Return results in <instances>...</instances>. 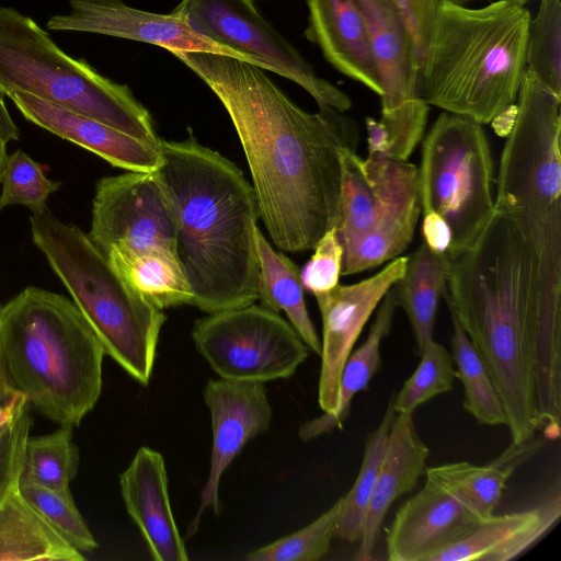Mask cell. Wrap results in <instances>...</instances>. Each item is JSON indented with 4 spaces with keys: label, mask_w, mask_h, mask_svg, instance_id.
Instances as JSON below:
<instances>
[{
    "label": "cell",
    "mask_w": 561,
    "mask_h": 561,
    "mask_svg": "<svg viewBox=\"0 0 561 561\" xmlns=\"http://www.w3.org/2000/svg\"><path fill=\"white\" fill-rule=\"evenodd\" d=\"M172 13L202 37L294 81L314 99L320 111L343 113L352 106L350 96L319 77L301 54L259 13L253 0H182Z\"/></svg>",
    "instance_id": "cell-11"
},
{
    "label": "cell",
    "mask_w": 561,
    "mask_h": 561,
    "mask_svg": "<svg viewBox=\"0 0 561 561\" xmlns=\"http://www.w3.org/2000/svg\"><path fill=\"white\" fill-rule=\"evenodd\" d=\"M203 397L211 416L213 446L210 469L202 490L198 512L188 527L187 536L197 530L203 513L211 508L221 512L219 484L225 470L248 442L265 433L273 410L264 382L233 379H210Z\"/></svg>",
    "instance_id": "cell-16"
},
{
    "label": "cell",
    "mask_w": 561,
    "mask_h": 561,
    "mask_svg": "<svg viewBox=\"0 0 561 561\" xmlns=\"http://www.w3.org/2000/svg\"><path fill=\"white\" fill-rule=\"evenodd\" d=\"M1 183L0 210L11 205H24L32 213L47 209L49 195L60 186V182L46 176L43 164L21 149L8 156Z\"/></svg>",
    "instance_id": "cell-38"
},
{
    "label": "cell",
    "mask_w": 561,
    "mask_h": 561,
    "mask_svg": "<svg viewBox=\"0 0 561 561\" xmlns=\"http://www.w3.org/2000/svg\"><path fill=\"white\" fill-rule=\"evenodd\" d=\"M450 319L451 356L456 365V378L463 386V409L479 424L505 425L506 416L501 398L483 360L456 318L450 314Z\"/></svg>",
    "instance_id": "cell-31"
},
{
    "label": "cell",
    "mask_w": 561,
    "mask_h": 561,
    "mask_svg": "<svg viewBox=\"0 0 561 561\" xmlns=\"http://www.w3.org/2000/svg\"><path fill=\"white\" fill-rule=\"evenodd\" d=\"M422 237L426 247L436 254H447L451 231L446 220L435 211L423 213Z\"/></svg>",
    "instance_id": "cell-42"
},
{
    "label": "cell",
    "mask_w": 561,
    "mask_h": 561,
    "mask_svg": "<svg viewBox=\"0 0 561 561\" xmlns=\"http://www.w3.org/2000/svg\"><path fill=\"white\" fill-rule=\"evenodd\" d=\"M32 424L27 403L0 436V505L19 489L25 444Z\"/></svg>",
    "instance_id": "cell-39"
},
{
    "label": "cell",
    "mask_w": 561,
    "mask_h": 561,
    "mask_svg": "<svg viewBox=\"0 0 561 561\" xmlns=\"http://www.w3.org/2000/svg\"><path fill=\"white\" fill-rule=\"evenodd\" d=\"M343 497L301 529L260 547L245 557V561H318L330 550L336 536Z\"/></svg>",
    "instance_id": "cell-35"
},
{
    "label": "cell",
    "mask_w": 561,
    "mask_h": 561,
    "mask_svg": "<svg viewBox=\"0 0 561 561\" xmlns=\"http://www.w3.org/2000/svg\"><path fill=\"white\" fill-rule=\"evenodd\" d=\"M394 416L390 401L380 424L366 438L363 461L353 486L342 496L336 536L350 542L362 539L367 508Z\"/></svg>",
    "instance_id": "cell-33"
},
{
    "label": "cell",
    "mask_w": 561,
    "mask_h": 561,
    "mask_svg": "<svg viewBox=\"0 0 561 561\" xmlns=\"http://www.w3.org/2000/svg\"><path fill=\"white\" fill-rule=\"evenodd\" d=\"M226 108L240 139L259 218L286 252L312 250L335 228L341 190L340 150L356 149L352 122L335 110L309 113L251 62L204 53H172Z\"/></svg>",
    "instance_id": "cell-1"
},
{
    "label": "cell",
    "mask_w": 561,
    "mask_h": 561,
    "mask_svg": "<svg viewBox=\"0 0 561 561\" xmlns=\"http://www.w3.org/2000/svg\"><path fill=\"white\" fill-rule=\"evenodd\" d=\"M511 1H515L519 4H523V5H526L528 2H530L531 0H511Z\"/></svg>",
    "instance_id": "cell-50"
},
{
    "label": "cell",
    "mask_w": 561,
    "mask_h": 561,
    "mask_svg": "<svg viewBox=\"0 0 561 561\" xmlns=\"http://www.w3.org/2000/svg\"><path fill=\"white\" fill-rule=\"evenodd\" d=\"M451 260L432 252L424 242L408 256L403 276L393 285L397 306L408 317L420 355L433 341L439 299L444 295Z\"/></svg>",
    "instance_id": "cell-25"
},
{
    "label": "cell",
    "mask_w": 561,
    "mask_h": 561,
    "mask_svg": "<svg viewBox=\"0 0 561 561\" xmlns=\"http://www.w3.org/2000/svg\"><path fill=\"white\" fill-rule=\"evenodd\" d=\"M12 91L26 92L160 148L150 113L127 85L66 54L30 16L0 5V94Z\"/></svg>",
    "instance_id": "cell-8"
},
{
    "label": "cell",
    "mask_w": 561,
    "mask_h": 561,
    "mask_svg": "<svg viewBox=\"0 0 561 561\" xmlns=\"http://www.w3.org/2000/svg\"><path fill=\"white\" fill-rule=\"evenodd\" d=\"M363 165L378 185L380 207L371 228L343 249L341 276L362 273L401 256L413 240L422 211L415 164L367 156Z\"/></svg>",
    "instance_id": "cell-14"
},
{
    "label": "cell",
    "mask_w": 561,
    "mask_h": 561,
    "mask_svg": "<svg viewBox=\"0 0 561 561\" xmlns=\"http://www.w3.org/2000/svg\"><path fill=\"white\" fill-rule=\"evenodd\" d=\"M157 173L176 222V255L206 313L242 308L259 299V209L253 186L219 152L185 140L160 141Z\"/></svg>",
    "instance_id": "cell-3"
},
{
    "label": "cell",
    "mask_w": 561,
    "mask_h": 561,
    "mask_svg": "<svg viewBox=\"0 0 561 561\" xmlns=\"http://www.w3.org/2000/svg\"><path fill=\"white\" fill-rule=\"evenodd\" d=\"M11 99L33 124L100 156L110 164L131 172H154L162 162L160 148L100 121L12 91Z\"/></svg>",
    "instance_id": "cell-19"
},
{
    "label": "cell",
    "mask_w": 561,
    "mask_h": 561,
    "mask_svg": "<svg viewBox=\"0 0 561 561\" xmlns=\"http://www.w3.org/2000/svg\"><path fill=\"white\" fill-rule=\"evenodd\" d=\"M7 140L3 138V136L0 134V182L3 174V170L5 167V162L8 159V152H7Z\"/></svg>",
    "instance_id": "cell-48"
},
{
    "label": "cell",
    "mask_w": 561,
    "mask_h": 561,
    "mask_svg": "<svg viewBox=\"0 0 561 561\" xmlns=\"http://www.w3.org/2000/svg\"><path fill=\"white\" fill-rule=\"evenodd\" d=\"M260 263L259 299L272 311H284L306 345L320 355L321 340L309 317L300 270L285 254L275 251L261 229L256 230Z\"/></svg>",
    "instance_id": "cell-28"
},
{
    "label": "cell",
    "mask_w": 561,
    "mask_h": 561,
    "mask_svg": "<svg viewBox=\"0 0 561 561\" xmlns=\"http://www.w3.org/2000/svg\"><path fill=\"white\" fill-rule=\"evenodd\" d=\"M105 255L124 279L159 309L192 305L193 294L174 252L111 250Z\"/></svg>",
    "instance_id": "cell-29"
},
{
    "label": "cell",
    "mask_w": 561,
    "mask_h": 561,
    "mask_svg": "<svg viewBox=\"0 0 561 561\" xmlns=\"http://www.w3.org/2000/svg\"><path fill=\"white\" fill-rule=\"evenodd\" d=\"M19 394L10 378L0 345V408L12 403Z\"/></svg>",
    "instance_id": "cell-44"
},
{
    "label": "cell",
    "mask_w": 561,
    "mask_h": 561,
    "mask_svg": "<svg viewBox=\"0 0 561 561\" xmlns=\"http://www.w3.org/2000/svg\"><path fill=\"white\" fill-rule=\"evenodd\" d=\"M84 561L16 489L0 505V561Z\"/></svg>",
    "instance_id": "cell-27"
},
{
    "label": "cell",
    "mask_w": 561,
    "mask_h": 561,
    "mask_svg": "<svg viewBox=\"0 0 561 561\" xmlns=\"http://www.w3.org/2000/svg\"><path fill=\"white\" fill-rule=\"evenodd\" d=\"M2 308H3V306L0 304V316L2 313Z\"/></svg>",
    "instance_id": "cell-51"
},
{
    "label": "cell",
    "mask_w": 561,
    "mask_h": 561,
    "mask_svg": "<svg viewBox=\"0 0 561 561\" xmlns=\"http://www.w3.org/2000/svg\"><path fill=\"white\" fill-rule=\"evenodd\" d=\"M0 345L15 390L43 416L78 426L93 410L105 352L73 301L26 287L2 308Z\"/></svg>",
    "instance_id": "cell-6"
},
{
    "label": "cell",
    "mask_w": 561,
    "mask_h": 561,
    "mask_svg": "<svg viewBox=\"0 0 561 561\" xmlns=\"http://www.w3.org/2000/svg\"><path fill=\"white\" fill-rule=\"evenodd\" d=\"M79 463V449L73 442L72 426L60 425L50 434L28 436L20 479L62 494H71L70 482L78 474Z\"/></svg>",
    "instance_id": "cell-32"
},
{
    "label": "cell",
    "mask_w": 561,
    "mask_h": 561,
    "mask_svg": "<svg viewBox=\"0 0 561 561\" xmlns=\"http://www.w3.org/2000/svg\"><path fill=\"white\" fill-rule=\"evenodd\" d=\"M419 171L422 213L448 224L450 260L477 241L494 213V167L479 122L443 111L423 136Z\"/></svg>",
    "instance_id": "cell-9"
},
{
    "label": "cell",
    "mask_w": 561,
    "mask_h": 561,
    "mask_svg": "<svg viewBox=\"0 0 561 561\" xmlns=\"http://www.w3.org/2000/svg\"><path fill=\"white\" fill-rule=\"evenodd\" d=\"M314 253L300 270L305 289L313 295L333 289L341 277L343 248L335 228L327 231L312 249Z\"/></svg>",
    "instance_id": "cell-40"
},
{
    "label": "cell",
    "mask_w": 561,
    "mask_h": 561,
    "mask_svg": "<svg viewBox=\"0 0 561 561\" xmlns=\"http://www.w3.org/2000/svg\"><path fill=\"white\" fill-rule=\"evenodd\" d=\"M526 71L561 96V0H540L530 18Z\"/></svg>",
    "instance_id": "cell-34"
},
{
    "label": "cell",
    "mask_w": 561,
    "mask_h": 561,
    "mask_svg": "<svg viewBox=\"0 0 561 561\" xmlns=\"http://www.w3.org/2000/svg\"><path fill=\"white\" fill-rule=\"evenodd\" d=\"M453 2H456V3H460V4H468V3H471V2H474V1H479V0H450Z\"/></svg>",
    "instance_id": "cell-49"
},
{
    "label": "cell",
    "mask_w": 561,
    "mask_h": 561,
    "mask_svg": "<svg viewBox=\"0 0 561 561\" xmlns=\"http://www.w3.org/2000/svg\"><path fill=\"white\" fill-rule=\"evenodd\" d=\"M379 305L368 336L356 351L350 354L343 366L336 409L331 413L324 412L322 415L302 423L298 430V437L301 440L308 442L330 433L335 427H343L353 398L358 392L368 389L370 380L379 370L381 343L392 328L398 308L392 288Z\"/></svg>",
    "instance_id": "cell-26"
},
{
    "label": "cell",
    "mask_w": 561,
    "mask_h": 561,
    "mask_svg": "<svg viewBox=\"0 0 561 561\" xmlns=\"http://www.w3.org/2000/svg\"><path fill=\"white\" fill-rule=\"evenodd\" d=\"M516 114L500 159L494 208L528 243L536 267L538 309L536 391H561V96L525 72Z\"/></svg>",
    "instance_id": "cell-4"
},
{
    "label": "cell",
    "mask_w": 561,
    "mask_h": 561,
    "mask_svg": "<svg viewBox=\"0 0 561 561\" xmlns=\"http://www.w3.org/2000/svg\"><path fill=\"white\" fill-rule=\"evenodd\" d=\"M88 234L104 254L153 249L176 254L174 210L157 171H129L99 180Z\"/></svg>",
    "instance_id": "cell-13"
},
{
    "label": "cell",
    "mask_w": 561,
    "mask_h": 561,
    "mask_svg": "<svg viewBox=\"0 0 561 561\" xmlns=\"http://www.w3.org/2000/svg\"><path fill=\"white\" fill-rule=\"evenodd\" d=\"M407 262L408 256H398L373 276L314 295L322 319L318 403L323 412L336 409L343 366L370 316L403 276Z\"/></svg>",
    "instance_id": "cell-15"
},
{
    "label": "cell",
    "mask_w": 561,
    "mask_h": 561,
    "mask_svg": "<svg viewBox=\"0 0 561 561\" xmlns=\"http://www.w3.org/2000/svg\"><path fill=\"white\" fill-rule=\"evenodd\" d=\"M516 114V104L511 105L491 122L497 135L506 137L512 129Z\"/></svg>",
    "instance_id": "cell-47"
},
{
    "label": "cell",
    "mask_w": 561,
    "mask_h": 561,
    "mask_svg": "<svg viewBox=\"0 0 561 561\" xmlns=\"http://www.w3.org/2000/svg\"><path fill=\"white\" fill-rule=\"evenodd\" d=\"M530 18L526 5L511 0L480 8L440 0L419 95L430 106L490 124L516 102Z\"/></svg>",
    "instance_id": "cell-5"
},
{
    "label": "cell",
    "mask_w": 561,
    "mask_h": 561,
    "mask_svg": "<svg viewBox=\"0 0 561 561\" xmlns=\"http://www.w3.org/2000/svg\"><path fill=\"white\" fill-rule=\"evenodd\" d=\"M404 16L413 36L419 68L427 47L440 0H393ZM420 75V71H419Z\"/></svg>",
    "instance_id": "cell-41"
},
{
    "label": "cell",
    "mask_w": 561,
    "mask_h": 561,
    "mask_svg": "<svg viewBox=\"0 0 561 561\" xmlns=\"http://www.w3.org/2000/svg\"><path fill=\"white\" fill-rule=\"evenodd\" d=\"M543 444L542 437L534 436L522 443H512L488 465L458 461L426 467L424 473L484 523L494 516L508 478L518 466L535 456Z\"/></svg>",
    "instance_id": "cell-24"
},
{
    "label": "cell",
    "mask_w": 561,
    "mask_h": 561,
    "mask_svg": "<svg viewBox=\"0 0 561 561\" xmlns=\"http://www.w3.org/2000/svg\"><path fill=\"white\" fill-rule=\"evenodd\" d=\"M19 491L32 507L79 552H92L99 547L71 494L20 479Z\"/></svg>",
    "instance_id": "cell-37"
},
{
    "label": "cell",
    "mask_w": 561,
    "mask_h": 561,
    "mask_svg": "<svg viewBox=\"0 0 561 561\" xmlns=\"http://www.w3.org/2000/svg\"><path fill=\"white\" fill-rule=\"evenodd\" d=\"M26 404V399L20 393L12 403L0 408V436Z\"/></svg>",
    "instance_id": "cell-46"
},
{
    "label": "cell",
    "mask_w": 561,
    "mask_h": 561,
    "mask_svg": "<svg viewBox=\"0 0 561 561\" xmlns=\"http://www.w3.org/2000/svg\"><path fill=\"white\" fill-rule=\"evenodd\" d=\"M379 71L381 117L389 157L407 161L424 136L430 105L419 95V58L409 25L393 0H356Z\"/></svg>",
    "instance_id": "cell-12"
},
{
    "label": "cell",
    "mask_w": 561,
    "mask_h": 561,
    "mask_svg": "<svg viewBox=\"0 0 561 561\" xmlns=\"http://www.w3.org/2000/svg\"><path fill=\"white\" fill-rule=\"evenodd\" d=\"M340 160L341 190L335 231L344 249L374 225L380 207V193L377 183L367 175L355 148L342 147Z\"/></svg>",
    "instance_id": "cell-30"
},
{
    "label": "cell",
    "mask_w": 561,
    "mask_h": 561,
    "mask_svg": "<svg viewBox=\"0 0 561 561\" xmlns=\"http://www.w3.org/2000/svg\"><path fill=\"white\" fill-rule=\"evenodd\" d=\"M501 398L512 443L538 431L535 344L537 275L531 250L506 214L451 260L443 295Z\"/></svg>",
    "instance_id": "cell-2"
},
{
    "label": "cell",
    "mask_w": 561,
    "mask_h": 561,
    "mask_svg": "<svg viewBox=\"0 0 561 561\" xmlns=\"http://www.w3.org/2000/svg\"><path fill=\"white\" fill-rule=\"evenodd\" d=\"M69 8L68 13L51 15L47 28L133 39L163 47L171 54L204 51L247 61L238 53L202 37L174 13L139 10L122 0H69Z\"/></svg>",
    "instance_id": "cell-17"
},
{
    "label": "cell",
    "mask_w": 561,
    "mask_h": 561,
    "mask_svg": "<svg viewBox=\"0 0 561 561\" xmlns=\"http://www.w3.org/2000/svg\"><path fill=\"white\" fill-rule=\"evenodd\" d=\"M192 339L211 369L233 380L289 378L310 351L278 312L254 304L196 320Z\"/></svg>",
    "instance_id": "cell-10"
},
{
    "label": "cell",
    "mask_w": 561,
    "mask_h": 561,
    "mask_svg": "<svg viewBox=\"0 0 561 561\" xmlns=\"http://www.w3.org/2000/svg\"><path fill=\"white\" fill-rule=\"evenodd\" d=\"M0 134L7 141L18 140L20 138V130L9 111L5 106L3 96L0 94Z\"/></svg>",
    "instance_id": "cell-45"
},
{
    "label": "cell",
    "mask_w": 561,
    "mask_h": 561,
    "mask_svg": "<svg viewBox=\"0 0 561 561\" xmlns=\"http://www.w3.org/2000/svg\"><path fill=\"white\" fill-rule=\"evenodd\" d=\"M420 357L414 373L391 400L396 414L413 415L416 408L453 388L456 378L454 359L443 344L431 341Z\"/></svg>",
    "instance_id": "cell-36"
},
{
    "label": "cell",
    "mask_w": 561,
    "mask_h": 561,
    "mask_svg": "<svg viewBox=\"0 0 561 561\" xmlns=\"http://www.w3.org/2000/svg\"><path fill=\"white\" fill-rule=\"evenodd\" d=\"M430 449L420 438L412 415L396 414L367 508L356 560L373 559L374 548L391 504L412 491L425 472Z\"/></svg>",
    "instance_id": "cell-22"
},
{
    "label": "cell",
    "mask_w": 561,
    "mask_h": 561,
    "mask_svg": "<svg viewBox=\"0 0 561 561\" xmlns=\"http://www.w3.org/2000/svg\"><path fill=\"white\" fill-rule=\"evenodd\" d=\"M34 244L70 294L105 355L149 383L165 314L135 290L88 233L48 209L30 217Z\"/></svg>",
    "instance_id": "cell-7"
},
{
    "label": "cell",
    "mask_w": 561,
    "mask_h": 561,
    "mask_svg": "<svg viewBox=\"0 0 561 561\" xmlns=\"http://www.w3.org/2000/svg\"><path fill=\"white\" fill-rule=\"evenodd\" d=\"M126 511L138 526L156 561H187L188 554L172 513L163 456L140 447L119 476Z\"/></svg>",
    "instance_id": "cell-20"
},
{
    "label": "cell",
    "mask_w": 561,
    "mask_h": 561,
    "mask_svg": "<svg viewBox=\"0 0 561 561\" xmlns=\"http://www.w3.org/2000/svg\"><path fill=\"white\" fill-rule=\"evenodd\" d=\"M307 37L337 71L380 98L381 80L356 0H307Z\"/></svg>",
    "instance_id": "cell-21"
},
{
    "label": "cell",
    "mask_w": 561,
    "mask_h": 561,
    "mask_svg": "<svg viewBox=\"0 0 561 561\" xmlns=\"http://www.w3.org/2000/svg\"><path fill=\"white\" fill-rule=\"evenodd\" d=\"M367 129L368 156L389 158V138L383 125L373 117L365 118Z\"/></svg>",
    "instance_id": "cell-43"
},
{
    "label": "cell",
    "mask_w": 561,
    "mask_h": 561,
    "mask_svg": "<svg viewBox=\"0 0 561 561\" xmlns=\"http://www.w3.org/2000/svg\"><path fill=\"white\" fill-rule=\"evenodd\" d=\"M483 522L455 496L426 478L424 486L397 511L387 530L390 561H433Z\"/></svg>",
    "instance_id": "cell-18"
},
{
    "label": "cell",
    "mask_w": 561,
    "mask_h": 561,
    "mask_svg": "<svg viewBox=\"0 0 561 561\" xmlns=\"http://www.w3.org/2000/svg\"><path fill=\"white\" fill-rule=\"evenodd\" d=\"M559 488L537 506L496 516L468 537L445 549L433 561H508L538 542L559 520Z\"/></svg>",
    "instance_id": "cell-23"
}]
</instances>
